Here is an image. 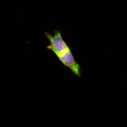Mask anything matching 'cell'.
Returning a JSON list of instances; mask_svg holds the SVG:
<instances>
[{"label":"cell","instance_id":"1","mask_svg":"<svg viewBox=\"0 0 127 127\" xmlns=\"http://www.w3.org/2000/svg\"><path fill=\"white\" fill-rule=\"evenodd\" d=\"M54 33L53 35L48 32L45 33V36L50 42L47 49L54 53L64 65L69 68L74 75L81 77V66L75 61L70 48L64 40L61 32L55 30Z\"/></svg>","mask_w":127,"mask_h":127}]
</instances>
